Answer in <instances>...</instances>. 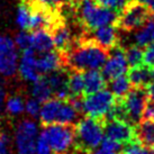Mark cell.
<instances>
[{"label": "cell", "mask_w": 154, "mask_h": 154, "mask_svg": "<svg viewBox=\"0 0 154 154\" xmlns=\"http://www.w3.org/2000/svg\"><path fill=\"white\" fill-rule=\"evenodd\" d=\"M109 54L110 51L99 45L86 33H81L75 37L72 47L62 55L66 69L86 72L103 69Z\"/></svg>", "instance_id": "1"}, {"label": "cell", "mask_w": 154, "mask_h": 154, "mask_svg": "<svg viewBox=\"0 0 154 154\" xmlns=\"http://www.w3.org/2000/svg\"><path fill=\"white\" fill-rule=\"evenodd\" d=\"M152 149H153V150H154V146H153V147H152Z\"/></svg>", "instance_id": "42"}, {"label": "cell", "mask_w": 154, "mask_h": 154, "mask_svg": "<svg viewBox=\"0 0 154 154\" xmlns=\"http://www.w3.org/2000/svg\"><path fill=\"white\" fill-rule=\"evenodd\" d=\"M5 106H6L7 114L13 116V117L20 115L25 110V103L23 100V97H20L19 94L7 96L6 101H5Z\"/></svg>", "instance_id": "26"}, {"label": "cell", "mask_w": 154, "mask_h": 154, "mask_svg": "<svg viewBox=\"0 0 154 154\" xmlns=\"http://www.w3.org/2000/svg\"><path fill=\"white\" fill-rule=\"evenodd\" d=\"M137 138L141 144L153 147L154 146V120L142 119L141 123L135 126Z\"/></svg>", "instance_id": "21"}, {"label": "cell", "mask_w": 154, "mask_h": 154, "mask_svg": "<svg viewBox=\"0 0 154 154\" xmlns=\"http://www.w3.org/2000/svg\"><path fill=\"white\" fill-rule=\"evenodd\" d=\"M116 97L110 90L103 89L91 94H87L82 100L83 114L94 117L106 118L115 103Z\"/></svg>", "instance_id": "7"}, {"label": "cell", "mask_w": 154, "mask_h": 154, "mask_svg": "<svg viewBox=\"0 0 154 154\" xmlns=\"http://www.w3.org/2000/svg\"><path fill=\"white\" fill-rule=\"evenodd\" d=\"M96 1H97L100 6L106 7V8H109V9H112V10L117 11L118 14L123 10L124 6L126 5V2H127V0H96Z\"/></svg>", "instance_id": "31"}, {"label": "cell", "mask_w": 154, "mask_h": 154, "mask_svg": "<svg viewBox=\"0 0 154 154\" xmlns=\"http://www.w3.org/2000/svg\"><path fill=\"white\" fill-rule=\"evenodd\" d=\"M35 154H54L52 151L51 146L48 144L47 140L45 138L43 134H39L37 138V144H36V153Z\"/></svg>", "instance_id": "33"}, {"label": "cell", "mask_w": 154, "mask_h": 154, "mask_svg": "<svg viewBox=\"0 0 154 154\" xmlns=\"http://www.w3.org/2000/svg\"><path fill=\"white\" fill-rule=\"evenodd\" d=\"M0 131H1V129H0Z\"/></svg>", "instance_id": "43"}, {"label": "cell", "mask_w": 154, "mask_h": 154, "mask_svg": "<svg viewBox=\"0 0 154 154\" xmlns=\"http://www.w3.org/2000/svg\"><path fill=\"white\" fill-rule=\"evenodd\" d=\"M108 82H109L110 91L115 94L116 98H120V97L126 96L133 88L131 80H129L128 75L126 73L123 74V75L115 78V79H112V80Z\"/></svg>", "instance_id": "24"}, {"label": "cell", "mask_w": 154, "mask_h": 154, "mask_svg": "<svg viewBox=\"0 0 154 154\" xmlns=\"http://www.w3.org/2000/svg\"><path fill=\"white\" fill-rule=\"evenodd\" d=\"M143 119L154 120V99H147L145 105V109H144V114H143Z\"/></svg>", "instance_id": "36"}, {"label": "cell", "mask_w": 154, "mask_h": 154, "mask_svg": "<svg viewBox=\"0 0 154 154\" xmlns=\"http://www.w3.org/2000/svg\"><path fill=\"white\" fill-rule=\"evenodd\" d=\"M107 118L85 115L75 124V144L78 150L89 153L96 150L103 140Z\"/></svg>", "instance_id": "3"}, {"label": "cell", "mask_w": 154, "mask_h": 154, "mask_svg": "<svg viewBox=\"0 0 154 154\" xmlns=\"http://www.w3.org/2000/svg\"><path fill=\"white\" fill-rule=\"evenodd\" d=\"M0 154H11L10 138L2 131H0Z\"/></svg>", "instance_id": "34"}, {"label": "cell", "mask_w": 154, "mask_h": 154, "mask_svg": "<svg viewBox=\"0 0 154 154\" xmlns=\"http://www.w3.org/2000/svg\"><path fill=\"white\" fill-rule=\"evenodd\" d=\"M119 28L116 25H107L99 27L97 29L86 33L90 38L96 41L99 45L105 47L106 50L110 51L115 46L119 44Z\"/></svg>", "instance_id": "13"}, {"label": "cell", "mask_w": 154, "mask_h": 154, "mask_svg": "<svg viewBox=\"0 0 154 154\" xmlns=\"http://www.w3.org/2000/svg\"><path fill=\"white\" fill-rule=\"evenodd\" d=\"M83 98L60 99L53 98L43 103L39 111V122L42 126L51 124H77L82 110Z\"/></svg>", "instance_id": "2"}, {"label": "cell", "mask_w": 154, "mask_h": 154, "mask_svg": "<svg viewBox=\"0 0 154 154\" xmlns=\"http://www.w3.org/2000/svg\"><path fill=\"white\" fill-rule=\"evenodd\" d=\"M146 91H147V96H149V98L154 99V81H152L149 86L146 87Z\"/></svg>", "instance_id": "38"}, {"label": "cell", "mask_w": 154, "mask_h": 154, "mask_svg": "<svg viewBox=\"0 0 154 154\" xmlns=\"http://www.w3.org/2000/svg\"><path fill=\"white\" fill-rule=\"evenodd\" d=\"M128 78L133 87L146 88L152 82V72L151 66L146 64H141L138 66H133L129 69Z\"/></svg>", "instance_id": "19"}, {"label": "cell", "mask_w": 154, "mask_h": 154, "mask_svg": "<svg viewBox=\"0 0 154 154\" xmlns=\"http://www.w3.org/2000/svg\"><path fill=\"white\" fill-rule=\"evenodd\" d=\"M151 72H152V81H154V66L151 68Z\"/></svg>", "instance_id": "41"}, {"label": "cell", "mask_w": 154, "mask_h": 154, "mask_svg": "<svg viewBox=\"0 0 154 154\" xmlns=\"http://www.w3.org/2000/svg\"><path fill=\"white\" fill-rule=\"evenodd\" d=\"M45 138L54 154H68L75 144V124H51L43 126Z\"/></svg>", "instance_id": "4"}, {"label": "cell", "mask_w": 154, "mask_h": 154, "mask_svg": "<svg viewBox=\"0 0 154 154\" xmlns=\"http://www.w3.org/2000/svg\"><path fill=\"white\" fill-rule=\"evenodd\" d=\"M88 154H124V153H123V152H111V151L105 150V149H103V147L100 146L99 149H96V150L91 151V152H89Z\"/></svg>", "instance_id": "37"}, {"label": "cell", "mask_w": 154, "mask_h": 154, "mask_svg": "<svg viewBox=\"0 0 154 154\" xmlns=\"http://www.w3.org/2000/svg\"><path fill=\"white\" fill-rule=\"evenodd\" d=\"M15 43L18 46V48H20L23 51L30 47V33L24 29L17 33L15 36Z\"/></svg>", "instance_id": "30"}, {"label": "cell", "mask_w": 154, "mask_h": 154, "mask_svg": "<svg viewBox=\"0 0 154 154\" xmlns=\"http://www.w3.org/2000/svg\"><path fill=\"white\" fill-rule=\"evenodd\" d=\"M85 77V96L98 92L107 87V79L99 70H90L83 72Z\"/></svg>", "instance_id": "18"}, {"label": "cell", "mask_w": 154, "mask_h": 154, "mask_svg": "<svg viewBox=\"0 0 154 154\" xmlns=\"http://www.w3.org/2000/svg\"><path fill=\"white\" fill-rule=\"evenodd\" d=\"M53 91V97L60 99L71 98L69 89V70L60 69L57 71L45 74Z\"/></svg>", "instance_id": "16"}, {"label": "cell", "mask_w": 154, "mask_h": 154, "mask_svg": "<svg viewBox=\"0 0 154 154\" xmlns=\"http://www.w3.org/2000/svg\"><path fill=\"white\" fill-rule=\"evenodd\" d=\"M133 33H134L133 39L136 45L145 47L149 44L154 43V14L141 28H138Z\"/></svg>", "instance_id": "20"}, {"label": "cell", "mask_w": 154, "mask_h": 154, "mask_svg": "<svg viewBox=\"0 0 154 154\" xmlns=\"http://www.w3.org/2000/svg\"><path fill=\"white\" fill-rule=\"evenodd\" d=\"M39 101L37 99H35L34 97L29 98L25 103V110L26 112L30 116V117H37L39 116V111H41V105H39Z\"/></svg>", "instance_id": "32"}, {"label": "cell", "mask_w": 154, "mask_h": 154, "mask_svg": "<svg viewBox=\"0 0 154 154\" xmlns=\"http://www.w3.org/2000/svg\"><path fill=\"white\" fill-rule=\"evenodd\" d=\"M124 51L125 55H126V60H127L128 65L131 68L138 66V65L144 63V50L142 46L133 44V45H128V46L124 47Z\"/></svg>", "instance_id": "25"}, {"label": "cell", "mask_w": 154, "mask_h": 154, "mask_svg": "<svg viewBox=\"0 0 154 154\" xmlns=\"http://www.w3.org/2000/svg\"><path fill=\"white\" fill-rule=\"evenodd\" d=\"M144 64L154 66V43L149 44L144 50Z\"/></svg>", "instance_id": "35"}, {"label": "cell", "mask_w": 154, "mask_h": 154, "mask_svg": "<svg viewBox=\"0 0 154 154\" xmlns=\"http://www.w3.org/2000/svg\"><path fill=\"white\" fill-rule=\"evenodd\" d=\"M30 47L36 53H45L54 48V42L51 33L47 29H36L30 32Z\"/></svg>", "instance_id": "17"}, {"label": "cell", "mask_w": 154, "mask_h": 154, "mask_svg": "<svg viewBox=\"0 0 154 154\" xmlns=\"http://www.w3.org/2000/svg\"><path fill=\"white\" fill-rule=\"evenodd\" d=\"M140 1L146 4L147 6H150V8L152 9V11L154 13V0H140Z\"/></svg>", "instance_id": "39"}, {"label": "cell", "mask_w": 154, "mask_h": 154, "mask_svg": "<svg viewBox=\"0 0 154 154\" xmlns=\"http://www.w3.org/2000/svg\"><path fill=\"white\" fill-rule=\"evenodd\" d=\"M68 154H88V153H87V152H83V151H81V150H78V149L74 147V149Z\"/></svg>", "instance_id": "40"}, {"label": "cell", "mask_w": 154, "mask_h": 154, "mask_svg": "<svg viewBox=\"0 0 154 154\" xmlns=\"http://www.w3.org/2000/svg\"><path fill=\"white\" fill-rule=\"evenodd\" d=\"M32 96L37 99L39 103H45L46 100L53 98V91L46 75H41L39 79L33 82Z\"/></svg>", "instance_id": "22"}, {"label": "cell", "mask_w": 154, "mask_h": 154, "mask_svg": "<svg viewBox=\"0 0 154 154\" xmlns=\"http://www.w3.org/2000/svg\"><path fill=\"white\" fill-rule=\"evenodd\" d=\"M18 69V52L15 41L7 35H0V73L13 78Z\"/></svg>", "instance_id": "9"}, {"label": "cell", "mask_w": 154, "mask_h": 154, "mask_svg": "<svg viewBox=\"0 0 154 154\" xmlns=\"http://www.w3.org/2000/svg\"><path fill=\"white\" fill-rule=\"evenodd\" d=\"M30 22V7L24 0H20V4L17 11V24L24 30H28Z\"/></svg>", "instance_id": "28"}, {"label": "cell", "mask_w": 154, "mask_h": 154, "mask_svg": "<svg viewBox=\"0 0 154 154\" xmlns=\"http://www.w3.org/2000/svg\"><path fill=\"white\" fill-rule=\"evenodd\" d=\"M36 65L41 74H48L57 71L60 69H66L64 63V57L59 51L52 50L45 53H37Z\"/></svg>", "instance_id": "14"}, {"label": "cell", "mask_w": 154, "mask_h": 154, "mask_svg": "<svg viewBox=\"0 0 154 154\" xmlns=\"http://www.w3.org/2000/svg\"><path fill=\"white\" fill-rule=\"evenodd\" d=\"M124 154H154V150L152 147H147V146L141 144L140 142L136 143H131L127 145H124Z\"/></svg>", "instance_id": "29"}, {"label": "cell", "mask_w": 154, "mask_h": 154, "mask_svg": "<svg viewBox=\"0 0 154 154\" xmlns=\"http://www.w3.org/2000/svg\"><path fill=\"white\" fill-rule=\"evenodd\" d=\"M128 70V62L126 60L124 47L120 44L110 50V54L108 60L103 66V74L107 79V81H110L115 78L123 75Z\"/></svg>", "instance_id": "11"}, {"label": "cell", "mask_w": 154, "mask_h": 154, "mask_svg": "<svg viewBox=\"0 0 154 154\" xmlns=\"http://www.w3.org/2000/svg\"><path fill=\"white\" fill-rule=\"evenodd\" d=\"M105 136L123 145L140 142L137 138L135 126L125 120L116 118L107 119L105 125Z\"/></svg>", "instance_id": "10"}, {"label": "cell", "mask_w": 154, "mask_h": 154, "mask_svg": "<svg viewBox=\"0 0 154 154\" xmlns=\"http://www.w3.org/2000/svg\"><path fill=\"white\" fill-rule=\"evenodd\" d=\"M36 56H37V53L35 52L33 47H28L23 51L20 63L18 65V71L20 77L25 81L35 82L42 75L36 65Z\"/></svg>", "instance_id": "15"}, {"label": "cell", "mask_w": 154, "mask_h": 154, "mask_svg": "<svg viewBox=\"0 0 154 154\" xmlns=\"http://www.w3.org/2000/svg\"><path fill=\"white\" fill-rule=\"evenodd\" d=\"M37 126L33 120L23 119L15 131L17 154H35L37 144Z\"/></svg>", "instance_id": "8"}, {"label": "cell", "mask_w": 154, "mask_h": 154, "mask_svg": "<svg viewBox=\"0 0 154 154\" xmlns=\"http://www.w3.org/2000/svg\"><path fill=\"white\" fill-rule=\"evenodd\" d=\"M153 14L150 6L140 0H127L123 10L119 13L116 26L119 30L133 33L141 28Z\"/></svg>", "instance_id": "5"}, {"label": "cell", "mask_w": 154, "mask_h": 154, "mask_svg": "<svg viewBox=\"0 0 154 154\" xmlns=\"http://www.w3.org/2000/svg\"><path fill=\"white\" fill-rule=\"evenodd\" d=\"M53 37L54 48L59 51L61 54H64L72 47L75 37H73L72 32L66 24L65 17H61L56 23H54L48 29Z\"/></svg>", "instance_id": "12"}, {"label": "cell", "mask_w": 154, "mask_h": 154, "mask_svg": "<svg viewBox=\"0 0 154 154\" xmlns=\"http://www.w3.org/2000/svg\"><path fill=\"white\" fill-rule=\"evenodd\" d=\"M26 1L53 14L62 13V9L68 4V0H26Z\"/></svg>", "instance_id": "27"}, {"label": "cell", "mask_w": 154, "mask_h": 154, "mask_svg": "<svg viewBox=\"0 0 154 154\" xmlns=\"http://www.w3.org/2000/svg\"><path fill=\"white\" fill-rule=\"evenodd\" d=\"M69 89H70L71 98H83L85 97L83 72L69 70Z\"/></svg>", "instance_id": "23"}, {"label": "cell", "mask_w": 154, "mask_h": 154, "mask_svg": "<svg viewBox=\"0 0 154 154\" xmlns=\"http://www.w3.org/2000/svg\"><path fill=\"white\" fill-rule=\"evenodd\" d=\"M118 99L120 100V103L124 109L125 120L133 126L140 124L143 119L146 101L149 99L146 88L133 87L126 96Z\"/></svg>", "instance_id": "6"}]
</instances>
